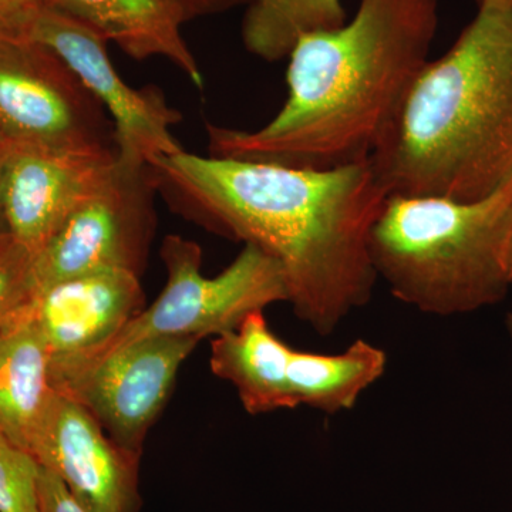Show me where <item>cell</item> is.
<instances>
[{
  "instance_id": "6da1fadb",
  "label": "cell",
  "mask_w": 512,
  "mask_h": 512,
  "mask_svg": "<svg viewBox=\"0 0 512 512\" xmlns=\"http://www.w3.org/2000/svg\"><path fill=\"white\" fill-rule=\"evenodd\" d=\"M148 165L175 211L275 258L293 311L319 335L372 298L370 232L389 198L372 161L315 170L181 150Z\"/></svg>"
},
{
  "instance_id": "7a4b0ae2",
  "label": "cell",
  "mask_w": 512,
  "mask_h": 512,
  "mask_svg": "<svg viewBox=\"0 0 512 512\" xmlns=\"http://www.w3.org/2000/svg\"><path fill=\"white\" fill-rule=\"evenodd\" d=\"M437 23L439 0H360L353 19L293 46L288 99L268 124L207 123L210 156L315 170L370 160L430 60Z\"/></svg>"
},
{
  "instance_id": "3957f363",
  "label": "cell",
  "mask_w": 512,
  "mask_h": 512,
  "mask_svg": "<svg viewBox=\"0 0 512 512\" xmlns=\"http://www.w3.org/2000/svg\"><path fill=\"white\" fill-rule=\"evenodd\" d=\"M389 195L487 197L512 177V5L480 3L370 158Z\"/></svg>"
},
{
  "instance_id": "277c9868",
  "label": "cell",
  "mask_w": 512,
  "mask_h": 512,
  "mask_svg": "<svg viewBox=\"0 0 512 512\" xmlns=\"http://www.w3.org/2000/svg\"><path fill=\"white\" fill-rule=\"evenodd\" d=\"M511 235L512 177L474 201L389 195L370 259L394 298L429 315H463L507 295Z\"/></svg>"
},
{
  "instance_id": "5b68a950",
  "label": "cell",
  "mask_w": 512,
  "mask_h": 512,
  "mask_svg": "<svg viewBox=\"0 0 512 512\" xmlns=\"http://www.w3.org/2000/svg\"><path fill=\"white\" fill-rule=\"evenodd\" d=\"M161 258L167 269V284L160 296L96 355L84 360L140 339L180 336L201 340L220 336L237 328L252 312L289 301L281 265L255 245L245 244L235 261L214 278L201 274L200 245L180 235L165 237Z\"/></svg>"
},
{
  "instance_id": "8992f818",
  "label": "cell",
  "mask_w": 512,
  "mask_h": 512,
  "mask_svg": "<svg viewBox=\"0 0 512 512\" xmlns=\"http://www.w3.org/2000/svg\"><path fill=\"white\" fill-rule=\"evenodd\" d=\"M158 194L150 165L119 156L103 184L33 256L32 293L97 271L146 268L156 231Z\"/></svg>"
},
{
  "instance_id": "52a82bcc",
  "label": "cell",
  "mask_w": 512,
  "mask_h": 512,
  "mask_svg": "<svg viewBox=\"0 0 512 512\" xmlns=\"http://www.w3.org/2000/svg\"><path fill=\"white\" fill-rule=\"evenodd\" d=\"M0 133L64 150H117L109 113L56 53L0 29Z\"/></svg>"
},
{
  "instance_id": "ba28073f",
  "label": "cell",
  "mask_w": 512,
  "mask_h": 512,
  "mask_svg": "<svg viewBox=\"0 0 512 512\" xmlns=\"http://www.w3.org/2000/svg\"><path fill=\"white\" fill-rule=\"evenodd\" d=\"M198 342L180 336L136 340L94 359L52 367V386L82 404L113 441L140 457L147 431Z\"/></svg>"
},
{
  "instance_id": "9c48e42d",
  "label": "cell",
  "mask_w": 512,
  "mask_h": 512,
  "mask_svg": "<svg viewBox=\"0 0 512 512\" xmlns=\"http://www.w3.org/2000/svg\"><path fill=\"white\" fill-rule=\"evenodd\" d=\"M36 40L56 53L109 113L119 156L148 164L183 150L171 133L183 116L158 87L134 89L124 82L107 53V42L79 20L40 3L8 29Z\"/></svg>"
},
{
  "instance_id": "30bf717a",
  "label": "cell",
  "mask_w": 512,
  "mask_h": 512,
  "mask_svg": "<svg viewBox=\"0 0 512 512\" xmlns=\"http://www.w3.org/2000/svg\"><path fill=\"white\" fill-rule=\"evenodd\" d=\"M117 158V150H64L8 140L0 163L6 232L35 256L106 181Z\"/></svg>"
},
{
  "instance_id": "8fae6325",
  "label": "cell",
  "mask_w": 512,
  "mask_h": 512,
  "mask_svg": "<svg viewBox=\"0 0 512 512\" xmlns=\"http://www.w3.org/2000/svg\"><path fill=\"white\" fill-rule=\"evenodd\" d=\"M29 454L55 474L87 512H140L138 461L86 409L53 393Z\"/></svg>"
},
{
  "instance_id": "7c38bea8",
  "label": "cell",
  "mask_w": 512,
  "mask_h": 512,
  "mask_svg": "<svg viewBox=\"0 0 512 512\" xmlns=\"http://www.w3.org/2000/svg\"><path fill=\"white\" fill-rule=\"evenodd\" d=\"M29 302L49 348L50 367L96 355L144 309L140 276L119 269L57 282Z\"/></svg>"
},
{
  "instance_id": "4fadbf2b",
  "label": "cell",
  "mask_w": 512,
  "mask_h": 512,
  "mask_svg": "<svg viewBox=\"0 0 512 512\" xmlns=\"http://www.w3.org/2000/svg\"><path fill=\"white\" fill-rule=\"evenodd\" d=\"M107 43L114 42L133 59L165 57L198 89L204 76L183 37L187 20L175 0H43Z\"/></svg>"
},
{
  "instance_id": "5bb4252c",
  "label": "cell",
  "mask_w": 512,
  "mask_h": 512,
  "mask_svg": "<svg viewBox=\"0 0 512 512\" xmlns=\"http://www.w3.org/2000/svg\"><path fill=\"white\" fill-rule=\"evenodd\" d=\"M53 393L49 348L28 301L0 323V427L28 453Z\"/></svg>"
},
{
  "instance_id": "9a60e30c",
  "label": "cell",
  "mask_w": 512,
  "mask_h": 512,
  "mask_svg": "<svg viewBox=\"0 0 512 512\" xmlns=\"http://www.w3.org/2000/svg\"><path fill=\"white\" fill-rule=\"evenodd\" d=\"M292 349L269 329L264 311L252 312L237 328L215 336L211 369L237 389L248 413L295 409L288 379Z\"/></svg>"
},
{
  "instance_id": "2e32d148",
  "label": "cell",
  "mask_w": 512,
  "mask_h": 512,
  "mask_svg": "<svg viewBox=\"0 0 512 512\" xmlns=\"http://www.w3.org/2000/svg\"><path fill=\"white\" fill-rule=\"evenodd\" d=\"M387 356L366 340H356L340 355L293 350L288 379L296 406L326 414L352 410L360 394L383 376Z\"/></svg>"
},
{
  "instance_id": "e0dca14e",
  "label": "cell",
  "mask_w": 512,
  "mask_h": 512,
  "mask_svg": "<svg viewBox=\"0 0 512 512\" xmlns=\"http://www.w3.org/2000/svg\"><path fill=\"white\" fill-rule=\"evenodd\" d=\"M346 20L342 0H249L242 40L252 55L278 62L303 35L339 28Z\"/></svg>"
},
{
  "instance_id": "ac0fdd59",
  "label": "cell",
  "mask_w": 512,
  "mask_h": 512,
  "mask_svg": "<svg viewBox=\"0 0 512 512\" xmlns=\"http://www.w3.org/2000/svg\"><path fill=\"white\" fill-rule=\"evenodd\" d=\"M39 464L0 427V512H39Z\"/></svg>"
},
{
  "instance_id": "d6986e66",
  "label": "cell",
  "mask_w": 512,
  "mask_h": 512,
  "mask_svg": "<svg viewBox=\"0 0 512 512\" xmlns=\"http://www.w3.org/2000/svg\"><path fill=\"white\" fill-rule=\"evenodd\" d=\"M33 254L12 235H0V323L30 299Z\"/></svg>"
},
{
  "instance_id": "ffe728a7",
  "label": "cell",
  "mask_w": 512,
  "mask_h": 512,
  "mask_svg": "<svg viewBox=\"0 0 512 512\" xmlns=\"http://www.w3.org/2000/svg\"><path fill=\"white\" fill-rule=\"evenodd\" d=\"M37 505L39 512H87L74 500L62 480L42 467L37 478Z\"/></svg>"
},
{
  "instance_id": "44dd1931",
  "label": "cell",
  "mask_w": 512,
  "mask_h": 512,
  "mask_svg": "<svg viewBox=\"0 0 512 512\" xmlns=\"http://www.w3.org/2000/svg\"><path fill=\"white\" fill-rule=\"evenodd\" d=\"M183 10L185 20L201 18L225 12L239 5H247L249 0H175Z\"/></svg>"
},
{
  "instance_id": "7402d4cb",
  "label": "cell",
  "mask_w": 512,
  "mask_h": 512,
  "mask_svg": "<svg viewBox=\"0 0 512 512\" xmlns=\"http://www.w3.org/2000/svg\"><path fill=\"white\" fill-rule=\"evenodd\" d=\"M43 0H0V29H8L19 16Z\"/></svg>"
},
{
  "instance_id": "603a6c76",
  "label": "cell",
  "mask_w": 512,
  "mask_h": 512,
  "mask_svg": "<svg viewBox=\"0 0 512 512\" xmlns=\"http://www.w3.org/2000/svg\"><path fill=\"white\" fill-rule=\"evenodd\" d=\"M6 144H8V138L0 133V163H2L3 153H5ZM6 234L5 222H3L2 212H0V235Z\"/></svg>"
},
{
  "instance_id": "cb8c5ba5",
  "label": "cell",
  "mask_w": 512,
  "mask_h": 512,
  "mask_svg": "<svg viewBox=\"0 0 512 512\" xmlns=\"http://www.w3.org/2000/svg\"><path fill=\"white\" fill-rule=\"evenodd\" d=\"M507 264H508V272H510V276L512 279V235H511V241H510V248H508Z\"/></svg>"
},
{
  "instance_id": "d4e9b609",
  "label": "cell",
  "mask_w": 512,
  "mask_h": 512,
  "mask_svg": "<svg viewBox=\"0 0 512 512\" xmlns=\"http://www.w3.org/2000/svg\"><path fill=\"white\" fill-rule=\"evenodd\" d=\"M480 3H505V5H512V0H480Z\"/></svg>"
},
{
  "instance_id": "484cf974",
  "label": "cell",
  "mask_w": 512,
  "mask_h": 512,
  "mask_svg": "<svg viewBox=\"0 0 512 512\" xmlns=\"http://www.w3.org/2000/svg\"><path fill=\"white\" fill-rule=\"evenodd\" d=\"M507 329H508V333H510L511 340H512V313H508V316H507Z\"/></svg>"
}]
</instances>
